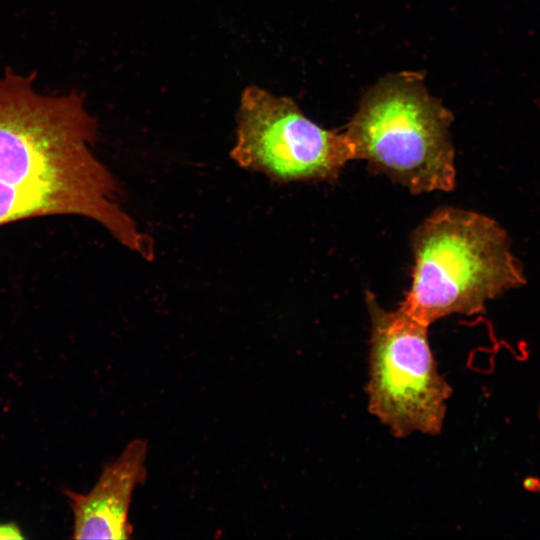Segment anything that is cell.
<instances>
[{
	"label": "cell",
	"instance_id": "2",
	"mask_svg": "<svg viewBox=\"0 0 540 540\" xmlns=\"http://www.w3.org/2000/svg\"><path fill=\"white\" fill-rule=\"evenodd\" d=\"M411 285L399 308L429 327L454 314L474 315L525 283L507 232L494 219L443 206L411 235Z\"/></svg>",
	"mask_w": 540,
	"mask_h": 540
},
{
	"label": "cell",
	"instance_id": "1",
	"mask_svg": "<svg viewBox=\"0 0 540 540\" xmlns=\"http://www.w3.org/2000/svg\"><path fill=\"white\" fill-rule=\"evenodd\" d=\"M35 75L0 76V227L49 216L92 220L145 260L153 243L93 147L96 118L77 92L40 93Z\"/></svg>",
	"mask_w": 540,
	"mask_h": 540
},
{
	"label": "cell",
	"instance_id": "4",
	"mask_svg": "<svg viewBox=\"0 0 540 540\" xmlns=\"http://www.w3.org/2000/svg\"><path fill=\"white\" fill-rule=\"evenodd\" d=\"M370 318L368 411L393 436L441 433L452 389L439 373L428 327L366 292Z\"/></svg>",
	"mask_w": 540,
	"mask_h": 540
},
{
	"label": "cell",
	"instance_id": "6",
	"mask_svg": "<svg viewBox=\"0 0 540 540\" xmlns=\"http://www.w3.org/2000/svg\"><path fill=\"white\" fill-rule=\"evenodd\" d=\"M147 452L145 440L133 439L104 466L88 493L65 491L73 512L74 539L131 538L130 505L134 490L147 477Z\"/></svg>",
	"mask_w": 540,
	"mask_h": 540
},
{
	"label": "cell",
	"instance_id": "3",
	"mask_svg": "<svg viewBox=\"0 0 540 540\" xmlns=\"http://www.w3.org/2000/svg\"><path fill=\"white\" fill-rule=\"evenodd\" d=\"M453 115L415 71L379 79L362 95L344 134L353 159L413 194L455 188Z\"/></svg>",
	"mask_w": 540,
	"mask_h": 540
},
{
	"label": "cell",
	"instance_id": "5",
	"mask_svg": "<svg viewBox=\"0 0 540 540\" xmlns=\"http://www.w3.org/2000/svg\"><path fill=\"white\" fill-rule=\"evenodd\" d=\"M231 158L277 183L335 180L354 160L344 132L319 126L291 98L257 85L241 93Z\"/></svg>",
	"mask_w": 540,
	"mask_h": 540
},
{
	"label": "cell",
	"instance_id": "7",
	"mask_svg": "<svg viewBox=\"0 0 540 540\" xmlns=\"http://www.w3.org/2000/svg\"><path fill=\"white\" fill-rule=\"evenodd\" d=\"M0 539H23L19 527L14 523L0 524Z\"/></svg>",
	"mask_w": 540,
	"mask_h": 540
}]
</instances>
